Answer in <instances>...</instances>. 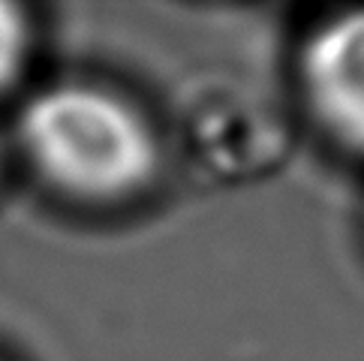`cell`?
<instances>
[{"label": "cell", "mask_w": 364, "mask_h": 361, "mask_svg": "<svg viewBox=\"0 0 364 361\" xmlns=\"http://www.w3.org/2000/svg\"><path fill=\"white\" fill-rule=\"evenodd\" d=\"M18 145L55 190L82 202H121L145 190L160 166L151 124L109 87L63 82L28 99Z\"/></svg>", "instance_id": "6da1fadb"}, {"label": "cell", "mask_w": 364, "mask_h": 361, "mask_svg": "<svg viewBox=\"0 0 364 361\" xmlns=\"http://www.w3.org/2000/svg\"><path fill=\"white\" fill-rule=\"evenodd\" d=\"M301 85L316 121L364 153V9L341 12L307 36Z\"/></svg>", "instance_id": "7a4b0ae2"}, {"label": "cell", "mask_w": 364, "mask_h": 361, "mask_svg": "<svg viewBox=\"0 0 364 361\" xmlns=\"http://www.w3.org/2000/svg\"><path fill=\"white\" fill-rule=\"evenodd\" d=\"M31 21L28 12L16 4L0 0V90H6L18 82L21 70L31 58Z\"/></svg>", "instance_id": "3957f363"}, {"label": "cell", "mask_w": 364, "mask_h": 361, "mask_svg": "<svg viewBox=\"0 0 364 361\" xmlns=\"http://www.w3.org/2000/svg\"><path fill=\"white\" fill-rule=\"evenodd\" d=\"M0 172H4V145H0Z\"/></svg>", "instance_id": "277c9868"}]
</instances>
